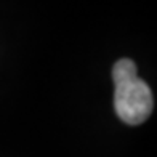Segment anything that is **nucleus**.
<instances>
[{
    "label": "nucleus",
    "instance_id": "nucleus-1",
    "mask_svg": "<svg viewBox=\"0 0 157 157\" xmlns=\"http://www.w3.org/2000/svg\"><path fill=\"white\" fill-rule=\"evenodd\" d=\"M116 85L114 108L119 119L128 125H140L152 114L154 98L149 85L136 74V64L132 59H119L112 67Z\"/></svg>",
    "mask_w": 157,
    "mask_h": 157
}]
</instances>
